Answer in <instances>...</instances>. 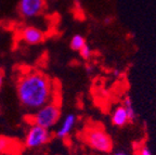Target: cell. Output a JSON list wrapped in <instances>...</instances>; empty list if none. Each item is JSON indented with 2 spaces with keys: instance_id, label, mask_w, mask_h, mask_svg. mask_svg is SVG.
<instances>
[{
  "instance_id": "obj_1",
  "label": "cell",
  "mask_w": 156,
  "mask_h": 155,
  "mask_svg": "<svg viewBox=\"0 0 156 155\" xmlns=\"http://www.w3.org/2000/svg\"><path fill=\"white\" fill-rule=\"evenodd\" d=\"M15 90L20 104L30 113L55 100L53 80L39 70H22L16 76Z\"/></svg>"
},
{
  "instance_id": "obj_2",
  "label": "cell",
  "mask_w": 156,
  "mask_h": 155,
  "mask_svg": "<svg viewBox=\"0 0 156 155\" xmlns=\"http://www.w3.org/2000/svg\"><path fill=\"white\" fill-rule=\"evenodd\" d=\"M60 119H61V105L58 101L53 100L30 113L27 121L29 124L44 127L50 130L58 123Z\"/></svg>"
},
{
  "instance_id": "obj_3",
  "label": "cell",
  "mask_w": 156,
  "mask_h": 155,
  "mask_svg": "<svg viewBox=\"0 0 156 155\" xmlns=\"http://www.w3.org/2000/svg\"><path fill=\"white\" fill-rule=\"evenodd\" d=\"M83 140L88 146L99 152L108 153L113 149V141L102 126L93 124L87 125L83 131Z\"/></svg>"
},
{
  "instance_id": "obj_4",
  "label": "cell",
  "mask_w": 156,
  "mask_h": 155,
  "mask_svg": "<svg viewBox=\"0 0 156 155\" xmlns=\"http://www.w3.org/2000/svg\"><path fill=\"white\" fill-rule=\"evenodd\" d=\"M51 138L52 133L49 129L29 124V128L26 131L23 146L29 150H34V149H38L49 143Z\"/></svg>"
},
{
  "instance_id": "obj_5",
  "label": "cell",
  "mask_w": 156,
  "mask_h": 155,
  "mask_svg": "<svg viewBox=\"0 0 156 155\" xmlns=\"http://www.w3.org/2000/svg\"><path fill=\"white\" fill-rule=\"evenodd\" d=\"M46 9V0H19L17 11L24 20H33L40 16Z\"/></svg>"
},
{
  "instance_id": "obj_6",
  "label": "cell",
  "mask_w": 156,
  "mask_h": 155,
  "mask_svg": "<svg viewBox=\"0 0 156 155\" xmlns=\"http://www.w3.org/2000/svg\"><path fill=\"white\" fill-rule=\"evenodd\" d=\"M19 36L21 40L29 46H36V45L42 44L46 38V34L42 29L36 26H32V25H27V26L23 27L20 31Z\"/></svg>"
},
{
  "instance_id": "obj_7",
  "label": "cell",
  "mask_w": 156,
  "mask_h": 155,
  "mask_svg": "<svg viewBox=\"0 0 156 155\" xmlns=\"http://www.w3.org/2000/svg\"><path fill=\"white\" fill-rule=\"evenodd\" d=\"M23 148L24 146L17 139L0 135V155H19Z\"/></svg>"
},
{
  "instance_id": "obj_8",
  "label": "cell",
  "mask_w": 156,
  "mask_h": 155,
  "mask_svg": "<svg viewBox=\"0 0 156 155\" xmlns=\"http://www.w3.org/2000/svg\"><path fill=\"white\" fill-rule=\"evenodd\" d=\"M76 121H77V117L75 114H67L62 121L61 125L56 130L55 135L58 139H65L66 137L69 136V133L72 132V130L75 127Z\"/></svg>"
},
{
  "instance_id": "obj_9",
  "label": "cell",
  "mask_w": 156,
  "mask_h": 155,
  "mask_svg": "<svg viewBox=\"0 0 156 155\" xmlns=\"http://www.w3.org/2000/svg\"><path fill=\"white\" fill-rule=\"evenodd\" d=\"M129 123L128 116L125 111L124 106H118L114 110L112 114V124L116 127H124L126 124Z\"/></svg>"
},
{
  "instance_id": "obj_10",
  "label": "cell",
  "mask_w": 156,
  "mask_h": 155,
  "mask_svg": "<svg viewBox=\"0 0 156 155\" xmlns=\"http://www.w3.org/2000/svg\"><path fill=\"white\" fill-rule=\"evenodd\" d=\"M122 106H124L125 111L127 113L129 123H133L136 118V110H134L133 103H132V100L129 97L125 98L124 101H122Z\"/></svg>"
},
{
  "instance_id": "obj_11",
  "label": "cell",
  "mask_w": 156,
  "mask_h": 155,
  "mask_svg": "<svg viewBox=\"0 0 156 155\" xmlns=\"http://www.w3.org/2000/svg\"><path fill=\"white\" fill-rule=\"evenodd\" d=\"M86 44H87L86 39L81 35H75V36L72 37L71 42H69V47H71L72 50L79 51Z\"/></svg>"
},
{
  "instance_id": "obj_12",
  "label": "cell",
  "mask_w": 156,
  "mask_h": 155,
  "mask_svg": "<svg viewBox=\"0 0 156 155\" xmlns=\"http://www.w3.org/2000/svg\"><path fill=\"white\" fill-rule=\"evenodd\" d=\"M78 52H79L81 58L85 59V60H89V59L91 58V56H92V49H91L90 46L87 44H86L80 50L78 51Z\"/></svg>"
},
{
  "instance_id": "obj_13",
  "label": "cell",
  "mask_w": 156,
  "mask_h": 155,
  "mask_svg": "<svg viewBox=\"0 0 156 155\" xmlns=\"http://www.w3.org/2000/svg\"><path fill=\"white\" fill-rule=\"evenodd\" d=\"M139 155H153V154H152L151 150H150V149L147 148V146H141V148H140Z\"/></svg>"
},
{
  "instance_id": "obj_14",
  "label": "cell",
  "mask_w": 156,
  "mask_h": 155,
  "mask_svg": "<svg viewBox=\"0 0 156 155\" xmlns=\"http://www.w3.org/2000/svg\"><path fill=\"white\" fill-rule=\"evenodd\" d=\"M5 72H3V70L0 68V90L2 89L3 84H5Z\"/></svg>"
},
{
  "instance_id": "obj_15",
  "label": "cell",
  "mask_w": 156,
  "mask_h": 155,
  "mask_svg": "<svg viewBox=\"0 0 156 155\" xmlns=\"http://www.w3.org/2000/svg\"><path fill=\"white\" fill-rule=\"evenodd\" d=\"M113 22H114V17H113V16H107V17H105V20H104L105 25H111Z\"/></svg>"
},
{
  "instance_id": "obj_16",
  "label": "cell",
  "mask_w": 156,
  "mask_h": 155,
  "mask_svg": "<svg viewBox=\"0 0 156 155\" xmlns=\"http://www.w3.org/2000/svg\"><path fill=\"white\" fill-rule=\"evenodd\" d=\"M119 70H117V68H116V70H114V75L115 76H116V77H118V76H119Z\"/></svg>"
},
{
  "instance_id": "obj_17",
  "label": "cell",
  "mask_w": 156,
  "mask_h": 155,
  "mask_svg": "<svg viewBox=\"0 0 156 155\" xmlns=\"http://www.w3.org/2000/svg\"><path fill=\"white\" fill-rule=\"evenodd\" d=\"M115 155H128V154H126L125 152H117L115 153Z\"/></svg>"
}]
</instances>
